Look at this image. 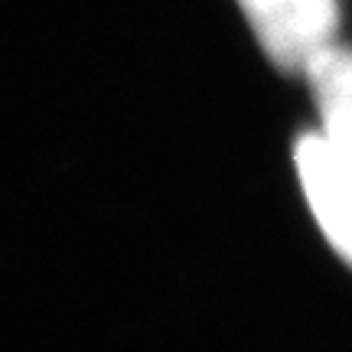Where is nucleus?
Segmentation results:
<instances>
[{
  "label": "nucleus",
  "instance_id": "7ed1b4c3",
  "mask_svg": "<svg viewBox=\"0 0 352 352\" xmlns=\"http://www.w3.org/2000/svg\"><path fill=\"white\" fill-rule=\"evenodd\" d=\"M307 78L314 85V98L320 108V121H323V138L352 166V50L329 46L307 69Z\"/></svg>",
  "mask_w": 352,
  "mask_h": 352
},
{
  "label": "nucleus",
  "instance_id": "f257e3e1",
  "mask_svg": "<svg viewBox=\"0 0 352 352\" xmlns=\"http://www.w3.org/2000/svg\"><path fill=\"white\" fill-rule=\"evenodd\" d=\"M267 59L284 72H303L336 46V0H239Z\"/></svg>",
  "mask_w": 352,
  "mask_h": 352
},
{
  "label": "nucleus",
  "instance_id": "f03ea898",
  "mask_svg": "<svg viewBox=\"0 0 352 352\" xmlns=\"http://www.w3.org/2000/svg\"><path fill=\"white\" fill-rule=\"evenodd\" d=\"M294 160L323 235L352 264V166L323 134H303Z\"/></svg>",
  "mask_w": 352,
  "mask_h": 352
}]
</instances>
